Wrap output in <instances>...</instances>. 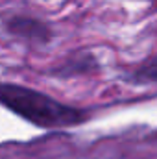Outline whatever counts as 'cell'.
<instances>
[{
	"instance_id": "cell-1",
	"label": "cell",
	"mask_w": 157,
	"mask_h": 159,
	"mask_svg": "<svg viewBox=\"0 0 157 159\" xmlns=\"http://www.w3.org/2000/svg\"><path fill=\"white\" fill-rule=\"evenodd\" d=\"M0 104L37 128H70L87 119L79 107L67 106L46 93L15 83H0Z\"/></svg>"
},
{
	"instance_id": "cell-2",
	"label": "cell",
	"mask_w": 157,
	"mask_h": 159,
	"mask_svg": "<svg viewBox=\"0 0 157 159\" xmlns=\"http://www.w3.org/2000/svg\"><path fill=\"white\" fill-rule=\"evenodd\" d=\"M7 30L19 37H26L30 41H39V43L48 41L52 35V32L48 30L44 22L32 17H13L7 22Z\"/></svg>"
}]
</instances>
